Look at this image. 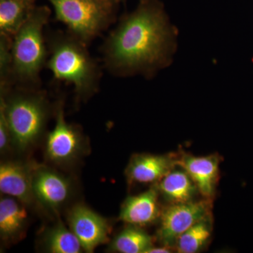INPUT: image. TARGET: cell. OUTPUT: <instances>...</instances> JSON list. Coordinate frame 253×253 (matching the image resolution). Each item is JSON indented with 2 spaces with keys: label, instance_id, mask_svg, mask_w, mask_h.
I'll use <instances>...</instances> for the list:
<instances>
[{
  "label": "cell",
  "instance_id": "6da1fadb",
  "mask_svg": "<svg viewBox=\"0 0 253 253\" xmlns=\"http://www.w3.org/2000/svg\"><path fill=\"white\" fill-rule=\"evenodd\" d=\"M176 35L161 5L146 0L107 38L105 61L116 74L140 73L150 77L170 63Z\"/></svg>",
  "mask_w": 253,
  "mask_h": 253
},
{
  "label": "cell",
  "instance_id": "7a4b0ae2",
  "mask_svg": "<svg viewBox=\"0 0 253 253\" xmlns=\"http://www.w3.org/2000/svg\"><path fill=\"white\" fill-rule=\"evenodd\" d=\"M85 44L72 34L55 35L50 40L46 64L56 80L72 84L81 97L92 94L99 82V68Z\"/></svg>",
  "mask_w": 253,
  "mask_h": 253
},
{
  "label": "cell",
  "instance_id": "3957f363",
  "mask_svg": "<svg viewBox=\"0 0 253 253\" xmlns=\"http://www.w3.org/2000/svg\"><path fill=\"white\" fill-rule=\"evenodd\" d=\"M49 14L46 7L33 9L12 38L13 83L33 84L38 81L40 73L47 61L43 30Z\"/></svg>",
  "mask_w": 253,
  "mask_h": 253
},
{
  "label": "cell",
  "instance_id": "277c9868",
  "mask_svg": "<svg viewBox=\"0 0 253 253\" xmlns=\"http://www.w3.org/2000/svg\"><path fill=\"white\" fill-rule=\"evenodd\" d=\"M12 144L19 151L31 147L39 139L49 116V105L41 93L1 94Z\"/></svg>",
  "mask_w": 253,
  "mask_h": 253
},
{
  "label": "cell",
  "instance_id": "5b68a950",
  "mask_svg": "<svg viewBox=\"0 0 253 253\" xmlns=\"http://www.w3.org/2000/svg\"><path fill=\"white\" fill-rule=\"evenodd\" d=\"M59 21L71 34L86 43L109 26L112 19L109 0H49Z\"/></svg>",
  "mask_w": 253,
  "mask_h": 253
},
{
  "label": "cell",
  "instance_id": "8992f818",
  "mask_svg": "<svg viewBox=\"0 0 253 253\" xmlns=\"http://www.w3.org/2000/svg\"><path fill=\"white\" fill-rule=\"evenodd\" d=\"M211 199L170 204L161 211L157 238L163 246L174 249L176 240L198 221L211 215Z\"/></svg>",
  "mask_w": 253,
  "mask_h": 253
},
{
  "label": "cell",
  "instance_id": "52a82bcc",
  "mask_svg": "<svg viewBox=\"0 0 253 253\" xmlns=\"http://www.w3.org/2000/svg\"><path fill=\"white\" fill-rule=\"evenodd\" d=\"M46 155L51 162L58 165L71 163L83 153L84 141L76 126L66 122L62 106L56 112V123L46 137Z\"/></svg>",
  "mask_w": 253,
  "mask_h": 253
},
{
  "label": "cell",
  "instance_id": "ba28073f",
  "mask_svg": "<svg viewBox=\"0 0 253 253\" xmlns=\"http://www.w3.org/2000/svg\"><path fill=\"white\" fill-rule=\"evenodd\" d=\"M68 221L70 229L86 253H93L96 247L109 241V221L84 205L74 206L68 213Z\"/></svg>",
  "mask_w": 253,
  "mask_h": 253
},
{
  "label": "cell",
  "instance_id": "9c48e42d",
  "mask_svg": "<svg viewBox=\"0 0 253 253\" xmlns=\"http://www.w3.org/2000/svg\"><path fill=\"white\" fill-rule=\"evenodd\" d=\"M35 199L48 211L57 212L71 194L69 180L59 172L44 166H35L33 175Z\"/></svg>",
  "mask_w": 253,
  "mask_h": 253
},
{
  "label": "cell",
  "instance_id": "30bf717a",
  "mask_svg": "<svg viewBox=\"0 0 253 253\" xmlns=\"http://www.w3.org/2000/svg\"><path fill=\"white\" fill-rule=\"evenodd\" d=\"M178 166V155L135 154L126 166L129 184H157Z\"/></svg>",
  "mask_w": 253,
  "mask_h": 253
},
{
  "label": "cell",
  "instance_id": "8fae6325",
  "mask_svg": "<svg viewBox=\"0 0 253 253\" xmlns=\"http://www.w3.org/2000/svg\"><path fill=\"white\" fill-rule=\"evenodd\" d=\"M221 161L218 154L194 156L182 153L178 156V166L193 179L200 194L205 199H211L215 191Z\"/></svg>",
  "mask_w": 253,
  "mask_h": 253
},
{
  "label": "cell",
  "instance_id": "7c38bea8",
  "mask_svg": "<svg viewBox=\"0 0 253 253\" xmlns=\"http://www.w3.org/2000/svg\"><path fill=\"white\" fill-rule=\"evenodd\" d=\"M34 166L9 161L0 166V191L1 194L30 204L35 199L33 191Z\"/></svg>",
  "mask_w": 253,
  "mask_h": 253
},
{
  "label": "cell",
  "instance_id": "4fadbf2b",
  "mask_svg": "<svg viewBox=\"0 0 253 253\" xmlns=\"http://www.w3.org/2000/svg\"><path fill=\"white\" fill-rule=\"evenodd\" d=\"M159 194L157 186L154 184L144 193L126 198L121 207L120 219L128 225L139 227L153 224L161 216Z\"/></svg>",
  "mask_w": 253,
  "mask_h": 253
},
{
  "label": "cell",
  "instance_id": "5bb4252c",
  "mask_svg": "<svg viewBox=\"0 0 253 253\" xmlns=\"http://www.w3.org/2000/svg\"><path fill=\"white\" fill-rule=\"evenodd\" d=\"M156 184L160 194L169 204L194 201L195 196L199 192L194 181L184 169H173Z\"/></svg>",
  "mask_w": 253,
  "mask_h": 253
},
{
  "label": "cell",
  "instance_id": "9a60e30c",
  "mask_svg": "<svg viewBox=\"0 0 253 253\" xmlns=\"http://www.w3.org/2000/svg\"><path fill=\"white\" fill-rule=\"evenodd\" d=\"M22 203L4 196L0 201V234L4 241H14L22 234L28 214Z\"/></svg>",
  "mask_w": 253,
  "mask_h": 253
},
{
  "label": "cell",
  "instance_id": "2e32d148",
  "mask_svg": "<svg viewBox=\"0 0 253 253\" xmlns=\"http://www.w3.org/2000/svg\"><path fill=\"white\" fill-rule=\"evenodd\" d=\"M34 0H0V34L13 38L31 14Z\"/></svg>",
  "mask_w": 253,
  "mask_h": 253
},
{
  "label": "cell",
  "instance_id": "e0dca14e",
  "mask_svg": "<svg viewBox=\"0 0 253 253\" xmlns=\"http://www.w3.org/2000/svg\"><path fill=\"white\" fill-rule=\"evenodd\" d=\"M154 246L152 236L139 226L128 225L115 236L109 250L120 253H146Z\"/></svg>",
  "mask_w": 253,
  "mask_h": 253
},
{
  "label": "cell",
  "instance_id": "ac0fdd59",
  "mask_svg": "<svg viewBox=\"0 0 253 253\" xmlns=\"http://www.w3.org/2000/svg\"><path fill=\"white\" fill-rule=\"evenodd\" d=\"M212 231V214L189 228L176 240L174 249L179 253H196L205 249Z\"/></svg>",
  "mask_w": 253,
  "mask_h": 253
},
{
  "label": "cell",
  "instance_id": "d6986e66",
  "mask_svg": "<svg viewBox=\"0 0 253 253\" xmlns=\"http://www.w3.org/2000/svg\"><path fill=\"white\" fill-rule=\"evenodd\" d=\"M43 245L48 253H79L83 251L79 240L61 221L46 231Z\"/></svg>",
  "mask_w": 253,
  "mask_h": 253
},
{
  "label": "cell",
  "instance_id": "ffe728a7",
  "mask_svg": "<svg viewBox=\"0 0 253 253\" xmlns=\"http://www.w3.org/2000/svg\"><path fill=\"white\" fill-rule=\"evenodd\" d=\"M11 44L12 38L0 34V90L2 94L9 91L13 83Z\"/></svg>",
  "mask_w": 253,
  "mask_h": 253
},
{
  "label": "cell",
  "instance_id": "44dd1931",
  "mask_svg": "<svg viewBox=\"0 0 253 253\" xmlns=\"http://www.w3.org/2000/svg\"><path fill=\"white\" fill-rule=\"evenodd\" d=\"M11 143L12 139L5 115L4 106L0 104V151L1 155L7 152Z\"/></svg>",
  "mask_w": 253,
  "mask_h": 253
},
{
  "label": "cell",
  "instance_id": "7402d4cb",
  "mask_svg": "<svg viewBox=\"0 0 253 253\" xmlns=\"http://www.w3.org/2000/svg\"><path fill=\"white\" fill-rule=\"evenodd\" d=\"M172 249L168 246H163L162 247H152L146 253H169L172 252Z\"/></svg>",
  "mask_w": 253,
  "mask_h": 253
},
{
  "label": "cell",
  "instance_id": "603a6c76",
  "mask_svg": "<svg viewBox=\"0 0 253 253\" xmlns=\"http://www.w3.org/2000/svg\"><path fill=\"white\" fill-rule=\"evenodd\" d=\"M109 1H113V0H109Z\"/></svg>",
  "mask_w": 253,
  "mask_h": 253
}]
</instances>
